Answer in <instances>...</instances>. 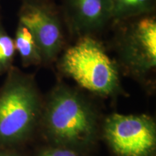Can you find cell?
Wrapping results in <instances>:
<instances>
[{"label": "cell", "mask_w": 156, "mask_h": 156, "mask_svg": "<svg viewBox=\"0 0 156 156\" xmlns=\"http://www.w3.org/2000/svg\"><path fill=\"white\" fill-rule=\"evenodd\" d=\"M40 124L51 145L83 151L95 143L98 116L80 90L58 83L44 101Z\"/></svg>", "instance_id": "1"}, {"label": "cell", "mask_w": 156, "mask_h": 156, "mask_svg": "<svg viewBox=\"0 0 156 156\" xmlns=\"http://www.w3.org/2000/svg\"><path fill=\"white\" fill-rule=\"evenodd\" d=\"M43 106L34 76L14 66L0 87V147L26 145L40 125Z\"/></svg>", "instance_id": "2"}, {"label": "cell", "mask_w": 156, "mask_h": 156, "mask_svg": "<svg viewBox=\"0 0 156 156\" xmlns=\"http://www.w3.org/2000/svg\"><path fill=\"white\" fill-rule=\"evenodd\" d=\"M105 42L114 52L120 73L147 89L155 87L156 69V13L114 21Z\"/></svg>", "instance_id": "3"}, {"label": "cell", "mask_w": 156, "mask_h": 156, "mask_svg": "<svg viewBox=\"0 0 156 156\" xmlns=\"http://www.w3.org/2000/svg\"><path fill=\"white\" fill-rule=\"evenodd\" d=\"M56 64L60 73L93 94L108 98L122 93L120 70L102 38L83 36L75 39Z\"/></svg>", "instance_id": "4"}, {"label": "cell", "mask_w": 156, "mask_h": 156, "mask_svg": "<svg viewBox=\"0 0 156 156\" xmlns=\"http://www.w3.org/2000/svg\"><path fill=\"white\" fill-rule=\"evenodd\" d=\"M18 21L34 36L42 57V65L49 66L57 61L72 43L57 4H21Z\"/></svg>", "instance_id": "5"}, {"label": "cell", "mask_w": 156, "mask_h": 156, "mask_svg": "<svg viewBox=\"0 0 156 156\" xmlns=\"http://www.w3.org/2000/svg\"><path fill=\"white\" fill-rule=\"evenodd\" d=\"M106 140L117 156H153L156 124L147 115L112 114L103 126Z\"/></svg>", "instance_id": "6"}, {"label": "cell", "mask_w": 156, "mask_h": 156, "mask_svg": "<svg viewBox=\"0 0 156 156\" xmlns=\"http://www.w3.org/2000/svg\"><path fill=\"white\" fill-rule=\"evenodd\" d=\"M57 6L72 41L80 37L102 38L113 23L111 0H58Z\"/></svg>", "instance_id": "7"}, {"label": "cell", "mask_w": 156, "mask_h": 156, "mask_svg": "<svg viewBox=\"0 0 156 156\" xmlns=\"http://www.w3.org/2000/svg\"><path fill=\"white\" fill-rule=\"evenodd\" d=\"M13 39L16 53L19 54L23 67L42 65L41 54L34 36L30 30L19 21Z\"/></svg>", "instance_id": "8"}, {"label": "cell", "mask_w": 156, "mask_h": 156, "mask_svg": "<svg viewBox=\"0 0 156 156\" xmlns=\"http://www.w3.org/2000/svg\"><path fill=\"white\" fill-rule=\"evenodd\" d=\"M114 21L155 14L156 0H111Z\"/></svg>", "instance_id": "9"}, {"label": "cell", "mask_w": 156, "mask_h": 156, "mask_svg": "<svg viewBox=\"0 0 156 156\" xmlns=\"http://www.w3.org/2000/svg\"><path fill=\"white\" fill-rule=\"evenodd\" d=\"M15 42L0 21V75H6L14 67L16 55Z\"/></svg>", "instance_id": "10"}, {"label": "cell", "mask_w": 156, "mask_h": 156, "mask_svg": "<svg viewBox=\"0 0 156 156\" xmlns=\"http://www.w3.org/2000/svg\"><path fill=\"white\" fill-rule=\"evenodd\" d=\"M34 156H87L83 151L67 147L51 145L41 148Z\"/></svg>", "instance_id": "11"}, {"label": "cell", "mask_w": 156, "mask_h": 156, "mask_svg": "<svg viewBox=\"0 0 156 156\" xmlns=\"http://www.w3.org/2000/svg\"><path fill=\"white\" fill-rule=\"evenodd\" d=\"M0 156H25L20 149L0 147Z\"/></svg>", "instance_id": "12"}, {"label": "cell", "mask_w": 156, "mask_h": 156, "mask_svg": "<svg viewBox=\"0 0 156 156\" xmlns=\"http://www.w3.org/2000/svg\"><path fill=\"white\" fill-rule=\"evenodd\" d=\"M21 4H29V5H54L57 4V0H20Z\"/></svg>", "instance_id": "13"}, {"label": "cell", "mask_w": 156, "mask_h": 156, "mask_svg": "<svg viewBox=\"0 0 156 156\" xmlns=\"http://www.w3.org/2000/svg\"><path fill=\"white\" fill-rule=\"evenodd\" d=\"M0 21H2V17H1V14H0Z\"/></svg>", "instance_id": "14"}]
</instances>
